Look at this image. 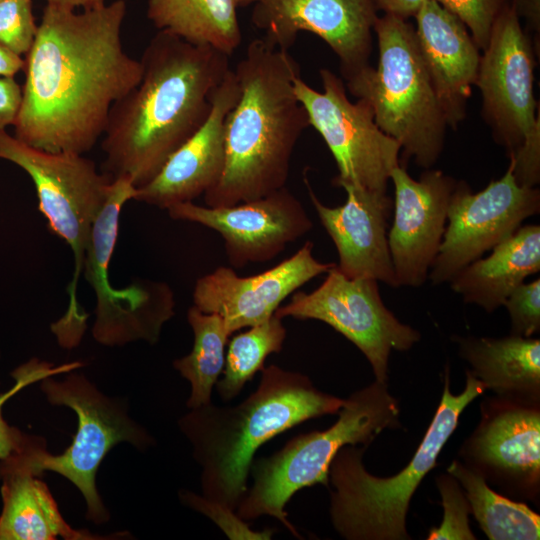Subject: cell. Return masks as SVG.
<instances>
[{
	"label": "cell",
	"mask_w": 540,
	"mask_h": 540,
	"mask_svg": "<svg viewBox=\"0 0 540 540\" xmlns=\"http://www.w3.org/2000/svg\"><path fill=\"white\" fill-rule=\"evenodd\" d=\"M81 10L46 4L26 54L15 137L45 151L91 150L113 104L142 77L121 41L126 1Z\"/></svg>",
	"instance_id": "obj_1"
},
{
	"label": "cell",
	"mask_w": 540,
	"mask_h": 540,
	"mask_svg": "<svg viewBox=\"0 0 540 540\" xmlns=\"http://www.w3.org/2000/svg\"><path fill=\"white\" fill-rule=\"evenodd\" d=\"M229 55L159 30L140 59L139 83L116 101L103 133L104 173L149 183L205 122Z\"/></svg>",
	"instance_id": "obj_2"
},
{
	"label": "cell",
	"mask_w": 540,
	"mask_h": 540,
	"mask_svg": "<svg viewBox=\"0 0 540 540\" xmlns=\"http://www.w3.org/2000/svg\"><path fill=\"white\" fill-rule=\"evenodd\" d=\"M239 98L225 123V166L203 194L206 206L262 198L286 186L296 143L310 126L294 92L300 66L265 38L251 41L233 69Z\"/></svg>",
	"instance_id": "obj_3"
},
{
	"label": "cell",
	"mask_w": 540,
	"mask_h": 540,
	"mask_svg": "<svg viewBox=\"0 0 540 540\" xmlns=\"http://www.w3.org/2000/svg\"><path fill=\"white\" fill-rule=\"evenodd\" d=\"M257 389L234 406L190 409L178 426L201 467L202 495L236 510L246 493L256 451L302 422L336 414L345 399L318 390L309 377L264 367Z\"/></svg>",
	"instance_id": "obj_4"
},
{
	"label": "cell",
	"mask_w": 540,
	"mask_h": 540,
	"mask_svg": "<svg viewBox=\"0 0 540 540\" xmlns=\"http://www.w3.org/2000/svg\"><path fill=\"white\" fill-rule=\"evenodd\" d=\"M465 389L450 391L446 368L442 398L411 461L391 477L370 474L362 459L366 447L345 445L329 467L330 517L334 529L347 540H409L406 516L414 492L436 460L467 405L486 390L469 370Z\"/></svg>",
	"instance_id": "obj_5"
},
{
	"label": "cell",
	"mask_w": 540,
	"mask_h": 540,
	"mask_svg": "<svg viewBox=\"0 0 540 540\" xmlns=\"http://www.w3.org/2000/svg\"><path fill=\"white\" fill-rule=\"evenodd\" d=\"M373 31L377 67L365 66L346 78V88L372 108L379 128L400 145L402 155L432 168L443 147L447 122L426 65L415 28L407 19L385 13Z\"/></svg>",
	"instance_id": "obj_6"
},
{
	"label": "cell",
	"mask_w": 540,
	"mask_h": 540,
	"mask_svg": "<svg viewBox=\"0 0 540 540\" xmlns=\"http://www.w3.org/2000/svg\"><path fill=\"white\" fill-rule=\"evenodd\" d=\"M338 414L328 429L300 434L273 455L253 461V485L236 508L240 518L250 521L272 516L301 538L285 511L291 497L315 484L329 488L330 464L345 445L368 448L385 429L400 426L397 399L389 393L387 383L376 380L345 399Z\"/></svg>",
	"instance_id": "obj_7"
},
{
	"label": "cell",
	"mask_w": 540,
	"mask_h": 540,
	"mask_svg": "<svg viewBox=\"0 0 540 540\" xmlns=\"http://www.w3.org/2000/svg\"><path fill=\"white\" fill-rule=\"evenodd\" d=\"M0 159L16 164L31 177L39 211L47 219L49 229L65 240L73 252L68 308L51 328L63 339H81L89 314L78 303V281L92 225L113 178L100 173L94 161L83 154L45 151L9 135L5 129L0 130Z\"/></svg>",
	"instance_id": "obj_8"
},
{
	"label": "cell",
	"mask_w": 540,
	"mask_h": 540,
	"mask_svg": "<svg viewBox=\"0 0 540 540\" xmlns=\"http://www.w3.org/2000/svg\"><path fill=\"white\" fill-rule=\"evenodd\" d=\"M71 372L60 381L51 376L40 381L49 403L68 407L77 415L70 446L59 455L50 454L44 438L27 435L16 452L36 476L52 471L72 482L86 501V518L102 524L110 518L95 481L103 459L121 442L145 450L155 441L129 417L123 401L105 396L84 375Z\"/></svg>",
	"instance_id": "obj_9"
},
{
	"label": "cell",
	"mask_w": 540,
	"mask_h": 540,
	"mask_svg": "<svg viewBox=\"0 0 540 540\" xmlns=\"http://www.w3.org/2000/svg\"><path fill=\"white\" fill-rule=\"evenodd\" d=\"M533 53L519 16L504 5L481 54L475 85L495 141L508 154L521 186L540 181V121L533 93Z\"/></svg>",
	"instance_id": "obj_10"
},
{
	"label": "cell",
	"mask_w": 540,
	"mask_h": 540,
	"mask_svg": "<svg viewBox=\"0 0 540 540\" xmlns=\"http://www.w3.org/2000/svg\"><path fill=\"white\" fill-rule=\"evenodd\" d=\"M136 194L137 188L129 178L112 179L92 225L83 263L85 279L96 296L92 335L105 346L137 340L154 344L163 325L174 315V294L166 283L137 280L124 288L110 283L109 264L117 242L120 213Z\"/></svg>",
	"instance_id": "obj_11"
},
{
	"label": "cell",
	"mask_w": 540,
	"mask_h": 540,
	"mask_svg": "<svg viewBox=\"0 0 540 540\" xmlns=\"http://www.w3.org/2000/svg\"><path fill=\"white\" fill-rule=\"evenodd\" d=\"M319 74L322 92L301 76L294 80V92L335 159L333 185L386 194L391 173L400 165V145L379 128L365 100H349L341 78L325 68Z\"/></svg>",
	"instance_id": "obj_12"
},
{
	"label": "cell",
	"mask_w": 540,
	"mask_h": 540,
	"mask_svg": "<svg viewBox=\"0 0 540 540\" xmlns=\"http://www.w3.org/2000/svg\"><path fill=\"white\" fill-rule=\"evenodd\" d=\"M311 292H294L275 315L319 320L352 342L369 361L375 380L386 383L392 350L408 351L421 334L402 323L384 304L378 281L349 278L335 265Z\"/></svg>",
	"instance_id": "obj_13"
},
{
	"label": "cell",
	"mask_w": 540,
	"mask_h": 540,
	"mask_svg": "<svg viewBox=\"0 0 540 540\" xmlns=\"http://www.w3.org/2000/svg\"><path fill=\"white\" fill-rule=\"evenodd\" d=\"M540 212V191L517 183L512 165L498 180L472 192L456 182L447 223L428 278L435 285L450 282L471 262L509 238L522 223Z\"/></svg>",
	"instance_id": "obj_14"
},
{
	"label": "cell",
	"mask_w": 540,
	"mask_h": 540,
	"mask_svg": "<svg viewBox=\"0 0 540 540\" xmlns=\"http://www.w3.org/2000/svg\"><path fill=\"white\" fill-rule=\"evenodd\" d=\"M175 220L201 224L218 232L231 266L274 259L313 228L302 203L286 186L262 198L231 206L210 207L193 201L170 206Z\"/></svg>",
	"instance_id": "obj_15"
},
{
	"label": "cell",
	"mask_w": 540,
	"mask_h": 540,
	"mask_svg": "<svg viewBox=\"0 0 540 540\" xmlns=\"http://www.w3.org/2000/svg\"><path fill=\"white\" fill-rule=\"evenodd\" d=\"M252 24L274 46L288 50L297 34L320 37L338 56L344 79L369 65L376 0H260Z\"/></svg>",
	"instance_id": "obj_16"
},
{
	"label": "cell",
	"mask_w": 540,
	"mask_h": 540,
	"mask_svg": "<svg viewBox=\"0 0 540 540\" xmlns=\"http://www.w3.org/2000/svg\"><path fill=\"white\" fill-rule=\"evenodd\" d=\"M469 468L513 495L533 500L540 487L539 403L489 399L462 447Z\"/></svg>",
	"instance_id": "obj_17"
},
{
	"label": "cell",
	"mask_w": 540,
	"mask_h": 540,
	"mask_svg": "<svg viewBox=\"0 0 540 540\" xmlns=\"http://www.w3.org/2000/svg\"><path fill=\"white\" fill-rule=\"evenodd\" d=\"M390 180L394 200L388 246L395 277L398 287H420L438 254L456 180L431 168L415 180L401 165Z\"/></svg>",
	"instance_id": "obj_18"
},
{
	"label": "cell",
	"mask_w": 540,
	"mask_h": 540,
	"mask_svg": "<svg viewBox=\"0 0 540 540\" xmlns=\"http://www.w3.org/2000/svg\"><path fill=\"white\" fill-rule=\"evenodd\" d=\"M335 265L317 260L313 243L306 241L292 256L259 274L241 277L221 266L200 277L193 290L194 306L221 316L232 335L268 320L289 295Z\"/></svg>",
	"instance_id": "obj_19"
},
{
	"label": "cell",
	"mask_w": 540,
	"mask_h": 540,
	"mask_svg": "<svg viewBox=\"0 0 540 540\" xmlns=\"http://www.w3.org/2000/svg\"><path fill=\"white\" fill-rule=\"evenodd\" d=\"M239 94L236 76L230 69L215 90L205 122L149 183L137 188L134 200L167 210L174 204L193 201L219 182L226 157V118Z\"/></svg>",
	"instance_id": "obj_20"
},
{
	"label": "cell",
	"mask_w": 540,
	"mask_h": 540,
	"mask_svg": "<svg viewBox=\"0 0 540 540\" xmlns=\"http://www.w3.org/2000/svg\"><path fill=\"white\" fill-rule=\"evenodd\" d=\"M309 198L339 257L338 270L349 278H371L398 287L388 246L393 200L386 194L344 186L343 205L323 204L305 178Z\"/></svg>",
	"instance_id": "obj_21"
},
{
	"label": "cell",
	"mask_w": 540,
	"mask_h": 540,
	"mask_svg": "<svg viewBox=\"0 0 540 540\" xmlns=\"http://www.w3.org/2000/svg\"><path fill=\"white\" fill-rule=\"evenodd\" d=\"M418 46L446 118L456 129L466 116L481 54L467 27L436 0L414 16Z\"/></svg>",
	"instance_id": "obj_22"
},
{
	"label": "cell",
	"mask_w": 540,
	"mask_h": 540,
	"mask_svg": "<svg viewBox=\"0 0 540 540\" xmlns=\"http://www.w3.org/2000/svg\"><path fill=\"white\" fill-rule=\"evenodd\" d=\"M14 452L0 460L1 495L0 540L118 539L86 529H74L61 515L47 484L38 478Z\"/></svg>",
	"instance_id": "obj_23"
},
{
	"label": "cell",
	"mask_w": 540,
	"mask_h": 540,
	"mask_svg": "<svg viewBox=\"0 0 540 540\" xmlns=\"http://www.w3.org/2000/svg\"><path fill=\"white\" fill-rule=\"evenodd\" d=\"M540 271V226H520L496 245L489 256L479 258L457 272L451 289L464 302L491 313L503 306L510 293Z\"/></svg>",
	"instance_id": "obj_24"
},
{
	"label": "cell",
	"mask_w": 540,
	"mask_h": 540,
	"mask_svg": "<svg viewBox=\"0 0 540 540\" xmlns=\"http://www.w3.org/2000/svg\"><path fill=\"white\" fill-rule=\"evenodd\" d=\"M469 370L500 398L539 403L540 340L511 334L503 338L456 337Z\"/></svg>",
	"instance_id": "obj_25"
},
{
	"label": "cell",
	"mask_w": 540,
	"mask_h": 540,
	"mask_svg": "<svg viewBox=\"0 0 540 540\" xmlns=\"http://www.w3.org/2000/svg\"><path fill=\"white\" fill-rule=\"evenodd\" d=\"M236 0H148L147 17L158 30L231 55L242 34Z\"/></svg>",
	"instance_id": "obj_26"
},
{
	"label": "cell",
	"mask_w": 540,
	"mask_h": 540,
	"mask_svg": "<svg viewBox=\"0 0 540 540\" xmlns=\"http://www.w3.org/2000/svg\"><path fill=\"white\" fill-rule=\"evenodd\" d=\"M460 484L470 513L490 540H538L540 516L525 503L513 501L492 490L484 477L454 460L447 468Z\"/></svg>",
	"instance_id": "obj_27"
},
{
	"label": "cell",
	"mask_w": 540,
	"mask_h": 540,
	"mask_svg": "<svg viewBox=\"0 0 540 540\" xmlns=\"http://www.w3.org/2000/svg\"><path fill=\"white\" fill-rule=\"evenodd\" d=\"M187 320L194 334L191 352L174 360L173 367L191 384L187 400L189 409L210 404L225 365V347L231 336L224 320L216 313H205L194 305L187 312Z\"/></svg>",
	"instance_id": "obj_28"
},
{
	"label": "cell",
	"mask_w": 540,
	"mask_h": 540,
	"mask_svg": "<svg viewBox=\"0 0 540 540\" xmlns=\"http://www.w3.org/2000/svg\"><path fill=\"white\" fill-rule=\"evenodd\" d=\"M286 334L282 319L274 314L231 339L225 355L223 378L216 383L223 401L238 396L255 373L264 368L266 358L282 350Z\"/></svg>",
	"instance_id": "obj_29"
},
{
	"label": "cell",
	"mask_w": 540,
	"mask_h": 540,
	"mask_svg": "<svg viewBox=\"0 0 540 540\" xmlns=\"http://www.w3.org/2000/svg\"><path fill=\"white\" fill-rule=\"evenodd\" d=\"M82 365V363L76 361L56 367L52 363L40 361L39 359H32L12 373V376L15 379L14 386L0 395V460L5 459L18 451L22 447L27 435L10 426L4 420L2 414L4 403L28 385L41 381L49 376L68 373Z\"/></svg>",
	"instance_id": "obj_30"
},
{
	"label": "cell",
	"mask_w": 540,
	"mask_h": 540,
	"mask_svg": "<svg viewBox=\"0 0 540 540\" xmlns=\"http://www.w3.org/2000/svg\"><path fill=\"white\" fill-rule=\"evenodd\" d=\"M444 508L443 521L432 527L427 540H475L468 522L470 506L458 481L449 473L437 477Z\"/></svg>",
	"instance_id": "obj_31"
},
{
	"label": "cell",
	"mask_w": 540,
	"mask_h": 540,
	"mask_svg": "<svg viewBox=\"0 0 540 540\" xmlns=\"http://www.w3.org/2000/svg\"><path fill=\"white\" fill-rule=\"evenodd\" d=\"M38 25L31 0H0V44L23 56L29 52Z\"/></svg>",
	"instance_id": "obj_32"
},
{
	"label": "cell",
	"mask_w": 540,
	"mask_h": 540,
	"mask_svg": "<svg viewBox=\"0 0 540 540\" xmlns=\"http://www.w3.org/2000/svg\"><path fill=\"white\" fill-rule=\"evenodd\" d=\"M181 502L210 518L229 539L269 540L273 530L254 531L247 521L240 518L236 510L225 504L197 495L188 490L179 492Z\"/></svg>",
	"instance_id": "obj_33"
},
{
	"label": "cell",
	"mask_w": 540,
	"mask_h": 540,
	"mask_svg": "<svg viewBox=\"0 0 540 540\" xmlns=\"http://www.w3.org/2000/svg\"><path fill=\"white\" fill-rule=\"evenodd\" d=\"M511 334L532 337L540 330V279L523 282L506 298Z\"/></svg>",
	"instance_id": "obj_34"
},
{
	"label": "cell",
	"mask_w": 540,
	"mask_h": 540,
	"mask_svg": "<svg viewBox=\"0 0 540 540\" xmlns=\"http://www.w3.org/2000/svg\"><path fill=\"white\" fill-rule=\"evenodd\" d=\"M457 16L470 31L479 49L488 43L493 22L505 0H436Z\"/></svg>",
	"instance_id": "obj_35"
},
{
	"label": "cell",
	"mask_w": 540,
	"mask_h": 540,
	"mask_svg": "<svg viewBox=\"0 0 540 540\" xmlns=\"http://www.w3.org/2000/svg\"><path fill=\"white\" fill-rule=\"evenodd\" d=\"M22 101V87L14 77L0 75V130L14 125Z\"/></svg>",
	"instance_id": "obj_36"
},
{
	"label": "cell",
	"mask_w": 540,
	"mask_h": 540,
	"mask_svg": "<svg viewBox=\"0 0 540 540\" xmlns=\"http://www.w3.org/2000/svg\"><path fill=\"white\" fill-rule=\"evenodd\" d=\"M427 0H376L379 9L404 19L415 16Z\"/></svg>",
	"instance_id": "obj_37"
},
{
	"label": "cell",
	"mask_w": 540,
	"mask_h": 540,
	"mask_svg": "<svg viewBox=\"0 0 540 540\" xmlns=\"http://www.w3.org/2000/svg\"><path fill=\"white\" fill-rule=\"evenodd\" d=\"M511 6L519 17H524L529 25L539 32L540 0H512Z\"/></svg>",
	"instance_id": "obj_38"
},
{
	"label": "cell",
	"mask_w": 540,
	"mask_h": 540,
	"mask_svg": "<svg viewBox=\"0 0 540 540\" xmlns=\"http://www.w3.org/2000/svg\"><path fill=\"white\" fill-rule=\"evenodd\" d=\"M25 60L0 44V75L14 77L23 70Z\"/></svg>",
	"instance_id": "obj_39"
},
{
	"label": "cell",
	"mask_w": 540,
	"mask_h": 540,
	"mask_svg": "<svg viewBox=\"0 0 540 540\" xmlns=\"http://www.w3.org/2000/svg\"><path fill=\"white\" fill-rule=\"evenodd\" d=\"M46 4L71 8V9H90L106 3V0H45Z\"/></svg>",
	"instance_id": "obj_40"
},
{
	"label": "cell",
	"mask_w": 540,
	"mask_h": 540,
	"mask_svg": "<svg viewBox=\"0 0 540 540\" xmlns=\"http://www.w3.org/2000/svg\"><path fill=\"white\" fill-rule=\"evenodd\" d=\"M258 1L260 0H236L238 7H246L249 5H253Z\"/></svg>",
	"instance_id": "obj_41"
}]
</instances>
